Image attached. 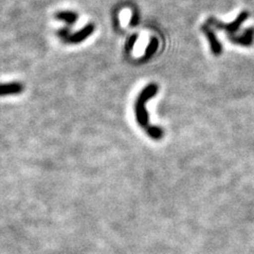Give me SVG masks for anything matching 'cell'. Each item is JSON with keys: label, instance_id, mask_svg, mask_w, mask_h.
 <instances>
[{"label": "cell", "instance_id": "1", "mask_svg": "<svg viewBox=\"0 0 254 254\" xmlns=\"http://www.w3.org/2000/svg\"><path fill=\"white\" fill-rule=\"evenodd\" d=\"M158 85L156 83L148 84L145 88H143L139 93L138 98L134 102V115H136V120L142 129L146 132L150 129L152 125L149 124L148 113L146 110V104L149 99L154 98L158 92Z\"/></svg>", "mask_w": 254, "mask_h": 254}, {"label": "cell", "instance_id": "2", "mask_svg": "<svg viewBox=\"0 0 254 254\" xmlns=\"http://www.w3.org/2000/svg\"><path fill=\"white\" fill-rule=\"evenodd\" d=\"M248 17H249V13L247 11H244L237 16L234 21L230 22V23L220 22L214 17H210L208 20H206V23H208L211 28L226 31L229 35H232V34H235L236 32L240 30L241 26L243 25V22L247 20Z\"/></svg>", "mask_w": 254, "mask_h": 254}, {"label": "cell", "instance_id": "3", "mask_svg": "<svg viewBox=\"0 0 254 254\" xmlns=\"http://www.w3.org/2000/svg\"><path fill=\"white\" fill-rule=\"evenodd\" d=\"M201 31L204 33L205 37L208 38L212 53L215 55V57H218V55L222 53V46L218 41V38L216 37L215 32H214L213 28H211L208 23H205V25H202Z\"/></svg>", "mask_w": 254, "mask_h": 254}, {"label": "cell", "instance_id": "4", "mask_svg": "<svg viewBox=\"0 0 254 254\" xmlns=\"http://www.w3.org/2000/svg\"><path fill=\"white\" fill-rule=\"evenodd\" d=\"M228 38L230 39V42L234 45L250 47L253 44V39H254V28H249L247 30H245L240 35L237 34L228 35Z\"/></svg>", "mask_w": 254, "mask_h": 254}, {"label": "cell", "instance_id": "5", "mask_svg": "<svg viewBox=\"0 0 254 254\" xmlns=\"http://www.w3.org/2000/svg\"><path fill=\"white\" fill-rule=\"evenodd\" d=\"M93 31H94V25L89 23V25H87L81 31H78V32H76V33L68 36L66 41L70 42L71 44H78V43L85 41L86 38H88L93 33Z\"/></svg>", "mask_w": 254, "mask_h": 254}, {"label": "cell", "instance_id": "6", "mask_svg": "<svg viewBox=\"0 0 254 254\" xmlns=\"http://www.w3.org/2000/svg\"><path fill=\"white\" fill-rule=\"evenodd\" d=\"M158 47H159V41L156 37H152L150 38V42L146 48L145 53L143 55V60L147 61L150 58L153 57V55L156 53V51L158 50Z\"/></svg>", "mask_w": 254, "mask_h": 254}, {"label": "cell", "instance_id": "7", "mask_svg": "<svg viewBox=\"0 0 254 254\" xmlns=\"http://www.w3.org/2000/svg\"><path fill=\"white\" fill-rule=\"evenodd\" d=\"M58 18L66 21L68 25H72L77 20V14L73 12H61L58 14Z\"/></svg>", "mask_w": 254, "mask_h": 254}, {"label": "cell", "instance_id": "8", "mask_svg": "<svg viewBox=\"0 0 254 254\" xmlns=\"http://www.w3.org/2000/svg\"><path fill=\"white\" fill-rule=\"evenodd\" d=\"M21 86L19 84H11L0 86V94H12L15 92H19L21 90Z\"/></svg>", "mask_w": 254, "mask_h": 254}, {"label": "cell", "instance_id": "9", "mask_svg": "<svg viewBox=\"0 0 254 254\" xmlns=\"http://www.w3.org/2000/svg\"><path fill=\"white\" fill-rule=\"evenodd\" d=\"M137 39H138V34H137V33L132 34V35L128 38V41H127L126 46H125V50H126L127 52H130V51L132 50V48H133L134 44H136Z\"/></svg>", "mask_w": 254, "mask_h": 254}, {"label": "cell", "instance_id": "10", "mask_svg": "<svg viewBox=\"0 0 254 254\" xmlns=\"http://www.w3.org/2000/svg\"><path fill=\"white\" fill-rule=\"evenodd\" d=\"M138 21H139V17H138V15H136V14H132V18H131V20H130V25H131V27H134L138 23Z\"/></svg>", "mask_w": 254, "mask_h": 254}]
</instances>
